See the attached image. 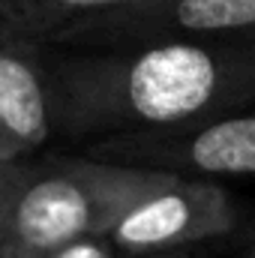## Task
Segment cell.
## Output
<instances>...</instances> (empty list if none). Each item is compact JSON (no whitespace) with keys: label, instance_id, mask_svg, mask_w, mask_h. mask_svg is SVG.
I'll return each mask as SVG.
<instances>
[{"label":"cell","instance_id":"cell-1","mask_svg":"<svg viewBox=\"0 0 255 258\" xmlns=\"http://www.w3.org/2000/svg\"><path fill=\"white\" fill-rule=\"evenodd\" d=\"M42 63L54 138L84 147L189 126L255 102V48L243 45L165 39L126 48H42Z\"/></svg>","mask_w":255,"mask_h":258},{"label":"cell","instance_id":"cell-3","mask_svg":"<svg viewBox=\"0 0 255 258\" xmlns=\"http://www.w3.org/2000/svg\"><path fill=\"white\" fill-rule=\"evenodd\" d=\"M237 222V204L219 180L156 171L111 225L108 240L123 258L192 252L198 243L231 234Z\"/></svg>","mask_w":255,"mask_h":258},{"label":"cell","instance_id":"cell-8","mask_svg":"<svg viewBox=\"0 0 255 258\" xmlns=\"http://www.w3.org/2000/svg\"><path fill=\"white\" fill-rule=\"evenodd\" d=\"M3 258H123L117 246L108 237H81L72 243H60L51 249H36V252H18V255Z\"/></svg>","mask_w":255,"mask_h":258},{"label":"cell","instance_id":"cell-4","mask_svg":"<svg viewBox=\"0 0 255 258\" xmlns=\"http://www.w3.org/2000/svg\"><path fill=\"white\" fill-rule=\"evenodd\" d=\"M84 153L117 165L183 177H249L255 174V102L219 111L189 126L102 138L87 144Z\"/></svg>","mask_w":255,"mask_h":258},{"label":"cell","instance_id":"cell-11","mask_svg":"<svg viewBox=\"0 0 255 258\" xmlns=\"http://www.w3.org/2000/svg\"><path fill=\"white\" fill-rule=\"evenodd\" d=\"M246 258H255V243L249 246V252H246Z\"/></svg>","mask_w":255,"mask_h":258},{"label":"cell","instance_id":"cell-5","mask_svg":"<svg viewBox=\"0 0 255 258\" xmlns=\"http://www.w3.org/2000/svg\"><path fill=\"white\" fill-rule=\"evenodd\" d=\"M165 39L255 48V0H159L105 24L75 48H126Z\"/></svg>","mask_w":255,"mask_h":258},{"label":"cell","instance_id":"cell-7","mask_svg":"<svg viewBox=\"0 0 255 258\" xmlns=\"http://www.w3.org/2000/svg\"><path fill=\"white\" fill-rule=\"evenodd\" d=\"M159 0H0V33L42 48H75L105 24Z\"/></svg>","mask_w":255,"mask_h":258},{"label":"cell","instance_id":"cell-10","mask_svg":"<svg viewBox=\"0 0 255 258\" xmlns=\"http://www.w3.org/2000/svg\"><path fill=\"white\" fill-rule=\"evenodd\" d=\"M135 258H201L195 252H168V255H135Z\"/></svg>","mask_w":255,"mask_h":258},{"label":"cell","instance_id":"cell-9","mask_svg":"<svg viewBox=\"0 0 255 258\" xmlns=\"http://www.w3.org/2000/svg\"><path fill=\"white\" fill-rule=\"evenodd\" d=\"M27 162L30 159H18V162L0 159V246L6 240V228H9V216H12L15 198L21 192L24 177H27Z\"/></svg>","mask_w":255,"mask_h":258},{"label":"cell","instance_id":"cell-2","mask_svg":"<svg viewBox=\"0 0 255 258\" xmlns=\"http://www.w3.org/2000/svg\"><path fill=\"white\" fill-rule=\"evenodd\" d=\"M156 171L117 165L90 153L33 156L15 198L0 255L51 249L81 237H108L111 225Z\"/></svg>","mask_w":255,"mask_h":258},{"label":"cell","instance_id":"cell-6","mask_svg":"<svg viewBox=\"0 0 255 258\" xmlns=\"http://www.w3.org/2000/svg\"><path fill=\"white\" fill-rule=\"evenodd\" d=\"M54 138L42 48L0 33V159H33Z\"/></svg>","mask_w":255,"mask_h":258},{"label":"cell","instance_id":"cell-12","mask_svg":"<svg viewBox=\"0 0 255 258\" xmlns=\"http://www.w3.org/2000/svg\"><path fill=\"white\" fill-rule=\"evenodd\" d=\"M0 258H3V255H0Z\"/></svg>","mask_w":255,"mask_h":258}]
</instances>
